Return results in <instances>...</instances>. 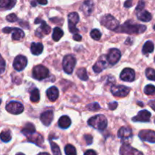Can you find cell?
I'll use <instances>...</instances> for the list:
<instances>
[{"mask_svg":"<svg viewBox=\"0 0 155 155\" xmlns=\"http://www.w3.org/2000/svg\"><path fill=\"white\" fill-rule=\"evenodd\" d=\"M3 33H12V39L13 40H21L24 37V33L22 30L14 27H5L2 29Z\"/></svg>","mask_w":155,"mask_h":155,"instance_id":"30bf717a","label":"cell"},{"mask_svg":"<svg viewBox=\"0 0 155 155\" xmlns=\"http://www.w3.org/2000/svg\"><path fill=\"white\" fill-rule=\"evenodd\" d=\"M139 136L142 140L155 143V132L152 130H142L139 133Z\"/></svg>","mask_w":155,"mask_h":155,"instance_id":"5bb4252c","label":"cell"},{"mask_svg":"<svg viewBox=\"0 0 155 155\" xmlns=\"http://www.w3.org/2000/svg\"><path fill=\"white\" fill-rule=\"evenodd\" d=\"M154 30H155V25L154 26Z\"/></svg>","mask_w":155,"mask_h":155,"instance_id":"db71d44e","label":"cell"},{"mask_svg":"<svg viewBox=\"0 0 155 155\" xmlns=\"http://www.w3.org/2000/svg\"><path fill=\"white\" fill-rule=\"evenodd\" d=\"M58 125L61 129H68L71 125V120L68 116H62L59 118Z\"/></svg>","mask_w":155,"mask_h":155,"instance_id":"484cf974","label":"cell"},{"mask_svg":"<svg viewBox=\"0 0 155 155\" xmlns=\"http://www.w3.org/2000/svg\"><path fill=\"white\" fill-rule=\"evenodd\" d=\"M1 102H2V100L0 99V104H1Z\"/></svg>","mask_w":155,"mask_h":155,"instance_id":"f5cc1de1","label":"cell"},{"mask_svg":"<svg viewBox=\"0 0 155 155\" xmlns=\"http://www.w3.org/2000/svg\"><path fill=\"white\" fill-rule=\"evenodd\" d=\"M151 117V114L148 110H142L139 111L136 117H133L132 120L134 122H149Z\"/></svg>","mask_w":155,"mask_h":155,"instance_id":"2e32d148","label":"cell"},{"mask_svg":"<svg viewBox=\"0 0 155 155\" xmlns=\"http://www.w3.org/2000/svg\"><path fill=\"white\" fill-rule=\"evenodd\" d=\"M118 137L120 138L123 141L126 139H129L133 136V132L129 127H123L119 130L117 133Z\"/></svg>","mask_w":155,"mask_h":155,"instance_id":"44dd1931","label":"cell"},{"mask_svg":"<svg viewBox=\"0 0 155 155\" xmlns=\"http://www.w3.org/2000/svg\"><path fill=\"white\" fill-rule=\"evenodd\" d=\"M90 35L91 37L93 39H95V40H99V39H101V33L98 29H94V30H92V31H91Z\"/></svg>","mask_w":155,"mask_h":155,"instance_id":"8d00e7d4","label":"cell"},{"mask_svg":"<svg viewBox=\"0 0 155 155\" xmlns=\"http://www.w3.org/2000/svg\"><path fill=\"white\" fill-rule=\"evenodd\" d=\"M30 51H31L32 54H35V55H39L43 51V45L40 42H33L30 45Z\"/></svg>","mask_w":155,"mask_h":155,"instance_id":"cb8c5ba5","label":"cell"},{"mask_svg":"<svg viewBox=\"0 0 155 155\" xmlns=\"http://www.w3.org/2000/svg\"><path fill=\"white\" fill-rule=\"evenodd\" d=\"M73 39H74V40H76V41H81L82 40V36H80V34L75 33V34L74 35V37H73Z\"/></svg>","mask_w":155,"mask_h":155,"instance_id":"bcb514c9","label":"cell"},{"mask_svg":"<svg viewBox=\"0 0 155 155\" xmlns=\"http://www.w3.org/2000/svg\"><path fill=\"white\" fill-rule=\"evenodd\" d=\"M31 4H32V5H33V6H36V2H35V1H32Z\"/></svg>","mask_w":155,"mask_h":155,"instance_id":"f907efd6","label":"cell"},{"mask_svg":"<svg viewBox=\"0 0 155 155\" xmlns=\"http://www.w3.org/2000/svg\"><path fill=\"white\" fill-rule=\"evenodd\" d=\"M121 58L120 51L117 48H111L109 50L107 55V60L110 64L114 65L117 63Z\"/></svg>","mask_w":155,"mask_h":155,"instance_id":"ba28073f","label":"cell"},{"mask_svg":"<svg viewBox=\"0 0 155 155\" xmlns=\"http://www.w3.org/2000/svg\"><path fill=\"white\" fill-rule=\"evenodd\" d=\"M39 99H40V96H39V89H34L30 92V101L32 102H38Z\"/></svg>","mask_w":155,"mask_h":155,"instance_id":"4dcf8cb0","label":"cell"},{"mask_svg":"<svg viewBox=\"0 0 155 155\" xmlns=\"http://www.w3.org/2000/svg\"><path fill=\"white\" fill-rule=\"evenodd\" d=\"M87 109L88 110H91V111H95V110H98L100 109V105L96 102L92 103V104H89L87 105Z\"/></svg>","mask_w":155,"mask_h":155,"instance_id":"74e56055","label":"cell"},{"mask_svg":"<svg viewBox=\"0 0 155 155\" xmlns=\"http://www.w3.org/2000/svg\"><path fill=\"white\" fill-rule=\"evenodd\" d=\"M88 124L96 130L102 131L105 130L107 126V120L104 115L98 114L92 117L88 120Z\"/></svg>","mask_w":155,"mask_h":155,"instance_id":"7a4b0ae2","label":"cell"},{"mask_svg":"<svg viewBox=\"0 0 155 155\" xmlns=\"http://www.w3.org/2000/svg\"><path fill=\"white\" fill-rule=\"evenodd\" d=\"M117 102H116V101H113V102H110V103H108V107L110 110H115V109L117 107Z\"/></svg>","mask_w":155,"mask_h":155,"instance_id":"7bdbcfd3","label":"cell"},{"mask_svg":"<svg viewBox=\"0 0 155 155\" xmlns=\"http://www.w3.org/2000/svg\"><path fill=\"white\" fill-rule=\"evenodd\" d=\"M36 2H37L39 4L42 5H46L47 3H48V1H47V0H36Z\"/></svg>","mask_w":155,"mask_h":155,"instance_id":"c3c4849f","label":"cell"},{"mask_svg":"<svg viewBox=\"0 0 155 155\" xmlns=\"http://www.w3.org/2000/svg\"><path fill=\"white\" fill-rule=\"evenodd\" d=\"M148 104H149L150 107H151V108H152L153 110H154L155 111V99L150 101L149 103H148Z\"/></svg>","mask_w":155,"mask_h":155,"instance_id":"7dc6e473","label":"cell"},{"mask_svg":"<svg viewBox=\"0 0 155 155\" xmlns=\"http://www.w3.org/2000/svg\"><path fill=\"white\" fill-rule=\"evenodd\" d=\"M130 88L127 87V86H122V85H119V86H114L111 88V93L113 94L114 96L117 97H125L130 93Z\"/></svg>","mask_w":155,"mask_h":155,"instance_id":"9c48e42d","label":"cell"},{"mask_svg":"<svg viewBox=\"0 0 155 155\" xmlns=\"http://www.w3.org/2000/svg\"><path fill=\"white\" fill-rule=\"evenodd\" d=\"M17 0H0V8L9 10L16 4Z\"/></svg>","mask_w":155,"mask_h":155,"instance_id":"d4e9b609","label":"cell"},{"mask_svg":"<svg viewBox=\"0 0 155 155\" xmlns=\"http://www.w3.org/2000/svg\"><path fill=\"white\" fill-rule=\"evenodd\" d=\"M27 137L28 139L29 142H33V143L38 145V146L41 147L42 145V144H43V137L40 134H39V133H36V132L32 133V134L28 135V136H27Z\"/></svg>","mask_w":155,"mask_h":155,"instance_id":"d6986e66","label":"cell"},{"mask_svg":"<svg viewBox=\"0 0 155 155\" xmlns=\"http://www.w3.org/2000/svg\"><path fill=\"white\" fill-rule=\"evenodd\" d=\"M145 75L148 80L155 81V70L153 68H147L145 71Z\"/></svg>","mask_w":155,"mask_h":155,"instance_id":"836d02e7","label":"cell"},{"mask_svg":"<svg viewBox=\"0 0 155 155\" xmlns=\"http://www.w3.org/2000/svg\"><path fill=\"white\" fill-rule=\"evenodd\" d=\"M80 9L86 16L90 15L94 10V3L92 0H86L82 5Z\"/></svg>","mask_w":155,"mask_h":155,"instance_id":"ffe728a7","label":"cell"},{"mask_svg":"<svg viewBox=\"0 0 155 155\" xmlns=\"http://www.w3.org/2000/svg\"><path fill=\"white\" fill-rule=\"evenodd\" d=\"M107 64H108V62H107V60L105 56H101L98 58V60L97 61L96 63L95 64V65L93 66V71L95 73L101 72L103 70H104L107 68Z\"/></svg>","mask_w":155,"mask_h":155,"instance_id":"9a60e30c","label":"cell"},{"mask_svg":"<svg viewBox=\"0 0 155 155\" xmlns=\"http://www.w3.org/2000/svg\"><path fill=\"white\" fill-rule=\"evenodd\" d=\"M54 114L52 110H47L40 115V120L44 126L48 127L52 122Z\"/></svg>","mask_w":155,"mask_h":155,"instance_id":"ac0fdd59","label":"cell"},{"mask_svg":"<svg viewBox=\"0 0 155 155\" xmlns=\"http://www.w3.org/2000/svg\"><path fill=\"white\" fill-rule=\"evenodd\" d=\"M38 155H50L49 154H48V153H45V152H43V153H39Z\"/></svg>","mask_w":155,"mask_h":155,"instance_id":"681fc988","label":"cell"},{"mask_svg":"<svg viewBox=\"0 0 155 155\" xmlns=\"http://www.w3.org/2000/svg\"><path fill=\"white\" fill-rule=\"evenodd\" d=\"M33 77L37 80H42L48 78L49 76V71L43 65H37L33 69Z\"/></svg>","mask_w":155,"mask_h":155,"instance_id":"5b68a950","label":"cell"},{"mask_svg":"<svg viewBox=\"0 0 155 155\" xmlns=\"http://www.w3.org/2000/svg\"><path fill=\"white\" fill-rule=\"evenodd\" d=\"M84 139L88 145H92V142H93V138H92V136L91 135H85Z\"/></svg>","mask_w":155,"mask_h":155,"instance_id":"60d3db41","label":"cell"},{"mask_svg":"<svg viewBox=\"0 0 155 155\" xmlns=\"http://www.w3.org/2000/svg\"><path fill=\"white\" fill-rule=\"evenodd\" d=\"M147 27L142 24H133L131 21H126L123 25L119 26L115 31L118 33H125L127 34H140L146 30Z\"/></svg>","mask_w":155,"mask_h":155,"instance_id":"6da1fadb","label":"cell"},{"mask_svg":"<svg viewBox=\"0 0 155 155\" xmlns=\"http://www.w3.org/2000/svg\"><path fill=\"white\" fill-rule=\"evenodd\" d=\"M6 20L9 22H15L18 21V17L15 14H10L6 17Z\"/></svg>","mask_w":155,"mask_h":155,"instance_id":"ab89813d","label":"cell"},{"mask_svg":"<svg viewBox=\"0 0 155 155\" xmlns=\"http://www.w3.org/2000/svg\"><path fill=\"white\" fill-rule=\"evenodd\" d=\"M120 155H143L141 151L133 148L128 144H124L120 149Z\"/></svg>","mask_w":155,"mask_h":155,"instance_id":"7c38bea8","label":"cell"},{"mask_svg":"<svg viewBox=\"0 0 155 155\" xmlns=\"http://www.w3.org/2000/svg\"><path fill=\"white\" fill-rule=\"evenodd\" d=\"M144 8H145V2H144L143 0H140L139 4H138L137 7H136V12H139V11H141L142 10V9H144Z\"/></svg>","mask_w":155,"mask_h":155,"instance_id":"b9f144b4","label":"cell"},{"mask_svg":"<svg viewBox=\"0 0 155 155\" xmlns=\"http://www.w3.org/2000/svg\"><path fill=\"white\" fill-rule=\"evenodd\" d=\"M154 49V45L151 41H147L142 48V53L145 54L151 53Z\"/></svg>","mask_w":155,"mask_h":155,"instance_id":"4316f807","label":"cell"},{"mask_svg":"<svg viewBox=\"0 0 155 155\" xmlns=\"http://www.w3.org/2000/svg\"><path fill=\"white\" fill-rule=\"evenodd\" d=\"M154 61H155V58H154Z\"/></svg>","mask_w":155,"mask_h":155,"instance_id":"11a10c76","label":"cell"},{"mask_svg":"<svg viewBox=\"0 0 155 155\" xmlns=\"http://www.w3.org/2000/svg\"><path fill=\"white\" fill-rule=\"evenodd\" d=\"M50 145H51V151H52L53 155H61L60 148H59V146L57 144L51 141V142H50Z\"/></svg>","mask_w":155,"mask_h":155,"instance_id":"d590c367","label":"cell"},{"mask_svg":"<svg viewBox=\"0 0 155 155\" xmlns=\"http://www.w3.org/2000/svg\"><path fill=\"white\" fill-rule=\"evenodd\" d=\"M84 155H97V153L94 150H88L85 152Z\"/></svg>","mask_w":155,"mask_h":155,"instance_id":"f6af8a7d","label":"cell"},{"mask_svg":"<svg viewBox=\"0 0 155 155\" xmlns=\"http://www.w3.org/2000/svg\"><path fill=\"white\" fill-rule=\"evenodd\" d=\"M5 69V61L3 58L0 54V74H2L4 72Z\"/></svg>","mask_w":155,"mask_h":155,"instance_id":"f35d334b","label":"cell"},{"mask_svg":"<svg viewBox=\"0 0 155 155\" xmlns=\"http://www.w3.org/2000/svg\"><path fill=\"white\" fill-rule=\"evenodd\" d=\"M135 77H136V74H135L134 70L131 69V68H125V69H124L121 72L120 76L121 80L125 82L134 81Z\"/></svg>","mask_w":155,"mask_h":155,"instance_id":"4fadbf2b","label":"cell"},{"mask_svg":"<svg viewBox=\"0 0 155 155\" xmlns=\"http://www.w3.org/2000/svg\"><path fill=\"white\" fill-rule=\"evenodd\" d=\"M46 95L49 101H55L59 96V91L55 86H51L47 90Z\"/></svg>","mask_w":155,"mask_h":155,"instance_id":"7402d4cb","label":"cell"},{"mask_svg":"<svg viewBox=\"0 0 155 155\" xmlns=\"http://www.w3.org/2000/svg\"><path fill=\"white\" fill-rule=\"evenodd\" d=\"M77 60L72 54H68L63 59V69L66 74H71L75 68Z\"/></svg>","mask_w":155,"mask_h":155,"instance_id":"277c9868","label":"cell"},{"mask_svg":"<svg viewBox=\"0 0 155 155\" xmlns=\"http://www.w3.org/2000/svg\"><path fill=\"white\" fill-rule=\"evenodd\" d=\"M132 5H133V0H127L124 4V6L126 8H130Z\"/></svg>","mask_w":155,"mask_h":155,"instance_id":"ee69618b","label":"cell"},{"mask_svg":"<svg viewBox=\"0 0 155 155\" xmlns=\"http://www.w3.org/2000/svg\"><path fill=\"white\" fill-rule=\"evenodd\" d=\"M137 12V18L139 21H143V22H148L151 20L152 16L150 14V12H148V11H145L144 9L142 10L139 11Z\"/></svg>","mask_w":155,"mask_h":155,"instance_id":"603a6c76","label":"cell"},{"mask_svg":"<svg viewBox=\"0 0 155 155\" xmlns=\"http://www.w3.org/2000/svg\"><path fill=\"white\" fill-rule=\"evenodd\" d=\"M6 110L12 114H20L24 111V106L18 101H11L6 105Z\"/></svg>","mask_w":155,"mask_h":155,"instance_id":"52a82bcc","label":"cell"},{"mask_svg":"<svg viewBox=\"0 0 155 155\" xmlns=\"http://www.w3.org/2000/svg\"><path fill=\"white\" fill-rule=\"evenodd\" d=\"M77 75L78 76L79 78L81 80H83V81H86V80H88V74L87 72H86V70L85 68H82L78 69L77 72Z\"/></svg>","mask_w":155,"mask_h":155,"instance_id":"1f68e13d","label":"cell"},{"mask_svg":"<svg viewBox=\"0 0 155 155\" xmlns=\"http://www.w3.org/2000/svg\"><path fill=\"white\" fill-rule=\"evenodd\" d=\"M80 21L79 15L77 12H71L68 15V27L71 33H77L79 32V30L77 28L76 25Z\"/></svg>","mask_w":155,"mask_h":155,"instance_id":"8992f818","label":"cell"},{"mask_svg":"<svg viewBox=\"0 0 155 155\" xmlns=\"http://www.w3.org/2000/svg\"><path fill=\"white\" fill-rule=\"evenodd\" d=\"M64 36V32L59 27H55L53 30V34H52V39L53 40L58 42V41L60 40L61 39L62 36Z\"/></svg>","mask_w":155,"mask_h":155,"instance_id":"f1b7e54d","label":"cell"},{"mask_svg":"<svg viewBox=\"0 0 155 155\" xmlns=\"http://www.w3.org/2000/svg\"><path fill=\"white\" fill-rule=\"evenodd\" d=\"M144 92L147 95H155V86L153 85H147L144 89Z\"/></svg>","mask_w":155,"mask_h":155,"instance_id":"e575fe53","label":"cell"},{"mask_svg":"<svg viewBox=\"0 0 155 155\" xmlns=\"http://www.w3.org/2000/svg\"><path fill=\"white\" fill-rule=\"evenodd\" d=\"M27 65V59L24 55H18L15 58L13 63V67L17 71H21Z\"/></svg>","mask_w":155,"mask_h":155,"instance_id":"8fae6325","label":"cell"},{"mask_svg":"<svg viewBox=\"0 0 155 155\" xmlns=\"http://www.w3.org/2000/svg\"><path fill=\"white\" fill-rule=\"evenodd\" d=\"M101 24L107 29L111 30H116L120 26V23L116 18L110 15H104L101 20Z\"/></svg>","mask_w":155,"mask_h":155,"instance_id":"3957f363","label":"cell"},{"mask_svg":"<svg viewBox=\"0 0 155 155\" xmlns=\"http://www.w3.org/2000/svg\"><path fill=\"white\" fill-rule=\"evenodd\" d=\"M16 155H25L24 154H23V153H21V152H19V153H18V154H17Z\"/></svg>","mask_w":155,"mask_h":155,"instance_id":"816d5d0a","label":"cell"},{"mask_svg":"<svg viewBox=\"0 0 155 155\" xmlns=\"http://www.w3.org/2000/svg\"><path fill=\"white\" fill-rule=\"evenodd\" d=\"M40 23L41 27H39L36 31V35L38 37H42V36H45V35H48L51 32V27L45 21L41 20Z\"/></svg>","mask_w":155,"mask_h":155,"instance_id":"e0dca14e","label":"cell"},{"mask_svg":"<svg viewBox=\"0 0 155 155\" xmlns=\"http://www.w3.org/2000/svg\"><path fill=\"white\" fill-rule=\"evenodd\" d=\"M35 132H36V128H35L34 125L33 124H30V123L26 124L24 128L21 130V133L24 135H25L26 136L32 134V133H35Z\"/></svg>","mask_w":155,"mask_h":155,"instance_id":"83f0119b","label":"cell"},{"mask_svg":"<svg viewBox=\"0 0 155 155\" xmlns=\"http://www.w3.org/2000/svg\"><path fill=\"white\" fill-rule=\"evenodd\" d=\"M64 152L66 155H77V151L74 145H67L64 148Z\"/></svg>","mask_w":155,"mask_h":155,"instance_id":"d6a6232c","label":"cell"},{"mask_svg":"<svg viewBox=\"0 0 155 155\" xmlns=\"http://www.w3.org/2000/svg\"><path fill=\"white\" fill-rule=\"evenodd\" d=\"M0 139L3 142H10L12 139V135H11V132L9 130H5L0 133Z\"/></svg>","mask_w":155,"mask_h":155,"instance_id":"f546056e","label":"cell"}]
</instances>
